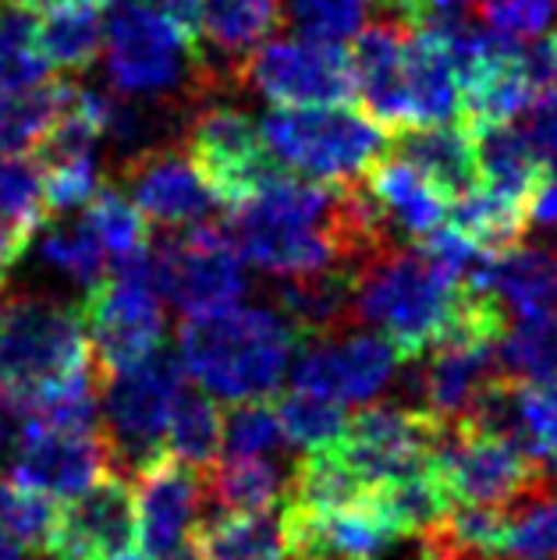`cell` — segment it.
<instances>
[{
	"label": "cell",
	"instance_id": "6da1fadb",
	"mask_svg": "<svg viewBox=\"0 0 557 560\" xmlns=\"http://www.w3.org/2000/svg\"><path fill=\"white\" fill-rule=\"evenodd\" d=\"M459 288L416 245H384L351 267V316L384 337L398 362H416L444 334Z\"/></svg>",
	"mask_w": 557,
	"mask_h": 560
},
{
	"label": "cell",
	"instance_id": "7a4b0ae2",
	"mask_svg": "<svg viewBox=\"0 0 557 560\" xmlns=\"http://www.w3.org/2000/svg\"><path fill=\"white\" fill-rule=\"evenodd\" d=\"M295 345L291 327L270 308L231 305L202 319H182L174 348L185 373L210 397L248 401L281 390Z\"/></svg>",
	"mask_w": 557,
	"mask_h": 560
},
{
	"label": "cell",
	"instance_id": "3957f363",
	"mask_svg": "<svg viewBox=\"0 0 557 560\" xmlns=\"http://www.w3.org/2000/svg\"><path fill=\"white\" fill-rule=\"evenodd\" d=\"M93 365L82 308L14 291L0 302V394L22 411L57 383Z\"/></svg>",
	"mask_w": 557,
	"mask_h": 560
},
{
	"label": "cell",
	"instance_id": "277c9868",
	"mask_svg": "<svg viewBox=\"0 0 557 560\" xmlns=\"http://www.w3.org/2000/svg\"><path fill=\"white\" fill-rule=\"evenodd\" d=\"M104 68L117 96L210 103L199 47L142 0H117L104 22Z\"/></svg>",
	"mask_w": 557,
	"mask_h": 560
},
{
	"label": "cell",
	"instance_id": "5b68a950",
	"mask_svg": "<svg viewBox=\"0 0 557 560\" xmlns=\"http://www.w3.org/2000/svg\"><path fill=\"white\" fill-rule=\"evenodd\" d=\"M259 136L281 171L310 182H359L391 150L387 128L351 103L337 107H274Z\"/></svg>",
	"mask_w": 557,
	"mask_h": 560
},
{
	"label": "cell",
	"instance_id": "8992f818",
	"mask_svg": "<svg viewBox=\"0 0 557 560\" xmlns=\"http://www.w3.org/2000/svg\"><path fill=\"white\" fill-rule=\"evenodd\" d=\"M188 383L178 348L160 341L142 362L100 383V436L117 476L136 471L164 451L167 416Z\"/></svg>",
	"mask_w": 557,
	"mask_h": 560
},
{
	"label": "cell",
	"instance_id": "52a82bcc",
	"mask_svg": "<svg viewBox=\"0 0 557 560\" xmlns=\"http://www.w3.org/2000/svg\"><path fill=\"white\" fill-rule=\"evenodd\" d=\"M100 383L142 362L164 341V299L156 291L150 245L107 262V273L79 302Z\"/></svg>",
	"mask_w": 557,
	"mask_h": 560
},
{
	"label": "cell",
	"instance_id": "ba28073f",
	"mask_svg": "<svg viewBox=\"0 0 557 560\" xmlns=\"http://www.w3.org/2000/svg\"><path fill=\"white\" fill-rule=\"evenodd\" d=\"M437 482L454 504L508 508L544 486L557 482L550 471L530 458L515 440L483 430L473 419H444L430 454Z\"/></svg>",
	"mask_w": 557,
	"mask_h": 560
},
{
	"label": "cell",
	"instance_id": "9c48e42d",
	"mask_svg": "<svg viewBox=\"0 0 557 560\" xmlns=\"http://www.w3.org/2000/svg\"><path fill=\"white\" fill-rule=\"evenodd\" d=\"M160 299L182 319H202L239 305L248 291L245 259L234 248L221 217L174 228L150 242Z\"/></svg>",
	"mask_w": 557,
	"mask_h": 560
},
{
	"label": "cell",
	"instance_id": "30bf717a",
	"mask_svg": "<svg viewBox=\"0 0 557 560\" xmlns=\"http://www.w3.org/2000/svg\"><path fill=\"white\" fill-rule=\"evenodd\" d=\"M182 145L221 210L248 202L270 174L281 171L263 145L259 121L213 100L188 114Z\"/></svg>",
	"mask_w": 557,
	"mask_h": 560
},
{
	"label": "cell",
	"instance_id": "8fae6325",
	"mask_svg": "<svg viewBox=\"0 0 557 560\" xmlns=\"http://www.w3.org/2000/svg\"><path fill=\"white\" fill-rule=\"evenodd\" d=\"M242 90H256L274 107H337L356 100L348 47L334 39H267L248 54Z\"/></svg>",
	"mask_w": 557,
	"mask_h": 560
},
{
	"label": "cell",
	"instance_id": "7c38bea8",
	"mask_svg": "<svg viewBox=\"0 0 557 560\" xmlns=\"http://www.w3.org/2000/svg\"><path fill=\"white\" fill-rule=\"evenodd\" d=\"M136 202L146 224L164 231L196 224V220L221 217V202L213 199L207 182L188 160L182 142H164L153 150L128 153L114 164V178H104Z\"/></svg>",
	"mask_w": 557,
	"mask_h": 560
},
{
	"label": "cell",
	"instance_id": "4fadbf2b",
	"mask_svg": "<svg viewBox=\"0 0 557 560\" xmlns=\"http://www.w3.org/2000/svg\"><path fill=\"white\" fill-rule=\"evenodd\" d=\"M441 422L444 419H437L422 408H362L345 422L334 447L341 451V458L365 486H376L427 468Z\"/></svg>",
	"mask_w": 557,
	"mask_h": 560
},
{
	"label": "cell",
	"instance_id": "5bb4252c",
	"mask_svg": "<svg viewBox=\"0 0 557 560\" xmlns=\"http://www.w3.org/2000/svg\"><path fill=\"white\" fill-rule=\"evenodd\" d=\"M136 547V497L131 482L104 471L90 490L65 500L54 533L39 553L47 560H117Z\"/></svg>",
	"mask_w": 557,
	"mask_h": 560
},
{
	"label": "cell",
	"instance_id": "9a60e30c",
	"mask_svg": "<svg viewBox=\"0 0 557 560\" xmlns=\"http://www.w3.org/2000/svg\"><path fill=\"white\" fill-rule=\"evenodd\" d=\"M136 542L142 560H164L182 550L207 508L202 468H193L167 451L136 471Z\"/></svg>",
	"mask_w": 557,
	"mask_h": 560
},
{
	"label": "cell",
	"instance_id": "2e32d148",
	"mask_svg": "<svg viewBox=\"0 0 557 560\" xmlns=\"http://www.w3.org/2000/svg\"><path fill=\"white\" fill-rule=\"evenodd\" d=\"M398 355L380 334L345 330L324 341L295 345V387L337 405H365L391 383Z\"/></svg>",
	"mask_w": 557,
	"mask_h": 560
},
{
	"label": "cell",
	"instance_id": "e0dca14e",
	"mask_svg": "<svg viewBox=\"0 0 557 560\" xmlns=\"http://www.w3.org/2000/svg\"><path fill=\"white\" fill-rule=\"evenodd\" d=\"M285 22V0H199V54L210 100L242 90L248 54Z\"/></svg>",
	"mask_w": 557,
	"mask_h": 560
},
{
	"label": "cell",
	"instance_id": "ac0fdd59",
	"mask_svg": "<svg viewBox=\"0 0 557 560\" xmlns=\"http://www.w3.org/2000/svg\"><path fill=\"white\" fill-rule=\"evenodd\" d=\"M111 468L107 447L100 430H57V425L39 422L36 416L25 419V430L14 454V479H22L36 490L50 493L57 504L76 500Z\"/></svg>",
	"mask_w": 557,
	"mask_h": 560
},
{
	"label": "cell",
	"instance_id": "d6986e66",
	"mask_svg": "<svg viewBox=\"0 0 557 560\" xmlns=\"http://www.w3.org/2000/svg\"><path fill=\"white\" fill-rule=\"evenodd\" d=\"M413 28L384 19L356 33L351 43V71H356V96H362L365 114L373 117L387 136H398L408 128L405 103V50Z\"/></svg>",
	"mask_w": 557,
	"mask_h": 560
},
{
	"label": "cell",
	"instance_id": "ffe728a7",
	"mask_svg": "<svg viewBox=\"0 0 557 560\" xmlns=\"http://www.w3.org/2000/svg\"><path fill=\"white\" fill-rule=\"evenodd\" d=\"M497 348L501 345H473V341H437L427 355V370L419 380L422 411L437 419H462L476 397L501 376L497 365Z\"/></svg>",
	"mask_w": 557,
	"mask_h": 560
},
{
	"label": "cell",
	"instance_id": "44dd1931",
	"mask_svg": "<svg viewBox=\"0 0 557 560\" xmlns=\"http://www.w3.org/2000/svg\"><path fill=\"white\" fill-rule=\"evenodd\" d=\"M362 191L370 196V202L376 206L380 217L387 220V228L398 234V238L419 242L422 234L448 224L451 202L422 178L413 164H405V160L394 156L391 150L365 167Z\"/></svg>",
	"mask_w": 557,
	"mask_h": 560
},
{
	"label": "cell",
	"instance_id": "7402d4cb",
	"mask_svg": "<svg viewBox=\"0 0 557 560\" xmlns=\"http://www.w3.org/2000/svg\"><path fill=\"white\" fill-rule=\"evenodd\" d=\"M462 280L497 294L508 313H515L519 319L557 313V256L544 248L511 245L497 256L476 259Z\"/></svg>",
	"mask_w": 557,
	"mask_h": 560
},
{
	"label": "cell",
	"instance_id": "603a6c76",
	"mask_svg": "<svg viewBox=\"0 0 557 560\" xmlns=\"http://www.w3.org/2000/svg\"><path fill=\"white\" fill-rule=\"evenodd\" d=\"M277 308L295 341H324L345 330H356V316H351V267L302 273V277H281L274 288Z\"/></svg>",
	"mask_w": 557,
	"mask_h": 560
},
{
	"label": "cell",
	"instance_id": "cb8c5ba5",
	"mask_svg": "<svg viewBox=\"0 0 557 560\" xmlns=\"http://www.w3.org/2000/svg\"><path fill=\"white\" fill-rule=\"evenodd\" d=\"M408 128L448 125L459 117V71L444 36L430 25L413 28L405 50Z\"/></svg>",
	"mask_w": 557,
	"mask_h": 560
},
{
	"label": "cell",
	"instance_id": "d4e9b609",
	"mask_svg": "<svg viewBox=\"0 0 557 560\" xmlns=\"http://www.w3.org/2000/svg\"><path fill=\"white\" fill-rule=\"evenodd\" d=\"M391 153L413 164L448 202L462 199L468 188L479 185L473 136L459 125H430V128H405L391 136Z\"/></svg>",
	"mask_w": 557,
	"mask_h": 560
},
{
	"label": "cell",
	"instance_id": "484cf974",
	"mask_svg": "<svg viewBox=\"0 0 557 560\" xmlns=\"http://www.w3.org/2000/svg\"><path fill=\"white\" fill-rule=\"evenodd\" d=\"M476 150V171L479 185L494 191H504L511 199L530 202L533 191L547 171V160L536 153V145L525 136V128L511 125H487L468 131Z\"/></svg>",
	"mask_w": 557,
	"mask_h": 560
},
{
	"label": "cell",
	"instance_id": "4316f807",
	"mask_svg": "<svg viewBox=\"0 0 557 560\" xmlns=\"http://www.w3.org/2000/svg\"><path fill=\"white\" fill-rule=\"evenodd\" d=\"M188 547L199 560H285L274 511H217L196 522Z\"/></svg>",
	"mask_w": 557,
	"mask_h": 560
},
{
	"label": "cell",
	"instance_id": "83f0119b",
	"mask_svg": "<svg viewBox=\"0 0 557 560\" xmlns=\"http://www.w3.org/2000/svg\"><path fill=\"white\" fill-rule=\"evenodd\" d=\"M448 224L462 231L479 253L497 256L525 238V231H530V202L511 199L487 185H476L462 199L451 202Z\"/></svg>",
	"mask_w": 557,
	"mask_h": 560
},
{
	"label": "cell",
	"instance_id": "f1b7e54d",
	"mask_svg": "<svg viewBox=\"0 0 557 560\" xmlns=\"http://www.w3.org/2000/svg\"><path fill=\"white\" fill-rule=\"evenodd\" d=\"M36 47L43 61L65 75H82L104 54V11L85 4H57L36 19Z\"/></svg>",
	"mask_w": 557,
	"mask_h": 560
},
{
	"label": "cell",
	"instance_id": "f546056e",
	"mask_svg": "<svg viewBox=\"0 0 557 560\" xmlns=\"http://www.w3.org/2000/svg\"><path fill=\"white\" fill-rule=\"evenodd\" d=\"M365 490H370V486L351 471V465L341 458V451L334 444H324V447L302 451V458L291 465L281 500H291V504H302V508H316V511H334V508L356 504V500L365 497Z\"/></svg>",
	"mask_w": 557,
	"mask_h": 560
},
{
	"label": "cell",
	"instance_id": "4dcf8cb0",
	"mask_svg": "<svg viewBox=\"0 0 557 560\" xmlns=\"http://www.w3.org/2000/svg\"><path fill=\"white\" fill-rule=\"evenodd\" d=\"M202 486L217 511H274L288 482L274 458H217Z\"/></svg>",
	"mask_w": 557,
	"mask_h": 560
},
{
	"label": "cell",
	"instance_id": "1f68e13d",
	"mask_svg": "<svg viewBox=\"0 0 557 560\" xmlns=\"http://www.w3.org/2000/svg\"><path fill=\"white\" fill-rule=\"evenodd\" d=\"M76 82L47 79L33 90L0 93V153H33L50 125L65 114Z\"/></svg>",
	"mask_w": 557,
	"mask_h": 560
},
{
	"label": "cell",
	"instance_id": "d6a6232c",
	"mask_svg": "<svg viewBox=\"0 0 557 560\" xmlns=\"http://www.w3.org/2000/svg\"><path fill=\"white\" fill-rule=\"evenodd\" d=\"M164 451L193 468H210L221 458V405L202 387L185 383L174 397L164 430Z\"/></svg>",
	"mask_w": 557,
	"mask_h": 560
},
{
	"label": "cell",
	"instance_id": "836d02e7",
	"mask_svg": "<svg viewBox=\"0 0 557 560\" xmlns=\"http://www.w3.org/2000/svg\"><path fill=\"white\" fill-rule=\"evenodd\" d=\"M82 224L93 231V238L100 242V248H104L107 262L136 256L153 242L150 224H146V217L136 210V202H131L121 188H114L111 182L100 185L93 191V199L85 202Z\"/></svg>",
	"mask_w": 557,
	"mask_h": 560
},
{
	"label": "cell",
	"instance_id": "e575fe53",
	"mask_svg": "<svg viewBox=\"0 0 557 560\" xmlns=\"http://www.w3.org/2000/svg\"><path fill=\"white\" fill-rule=\"evenodd\" d=\"M288 440L270 397H248L221 408V454L224 458H274Z\"/></svg>",
	"mask_w": 557,
	"mask_h": 560
},
{
	"label": "cell",
	"instance_id": "d590c367",
	"mask_svg": "<svg viewBox=\"0 0 557 560\" xmlns=\"http://www.w3.org/2000/svg\"><path fill=\"white\" fill-rule=\"evenodd\" d=\"M270 401H274L277 419H281L285 440L288 444H299L302 451L334 444L348 422L345 405H337L330 397L313 394V390H299V387L277 390Z\"/></svg>",
	"mask_w": 557,
	"mask_h": 560
},
{
	"label": "cell",
	"instance_id": "8d00e7d4",
	"mask_svg": "<svg viewBox=\"0 0 557 560\" xmlns=\"http://www.w3.org/2000/svg\"><path fill=\"white\" fill-rule=\"evenodd\" d=\"M50 79V65L36 47V14L25 8H0V93L33 90Z\"/></svg>",
	"mask_w": 557,
	"mask_h": 560
},
{
	"label": "cell",
	"instance_id": "74e56055",
	"mask_svg": "<svg viewBox=\"0 0 557 560\" xmlns=\"http://www.w3.org/2000/svg\"><path fill=\"white\" fill-rule=\"evenodd\" d=\"M0 220L28 234L54 224L43 202V167L33 153H0Z\"/></svg>",
	"mask_w": 557,
	"mask_h": 560
},
{
	"label": "cell",
	"instance_id": "f35d334b",
	"mask_svg": "<svg viewBox=\"0 0 557 560\" xmlns=\"http://www.w3.org/2000/svg\"><path fill=\"white\" fill-rule=\"evenodd\" d=\"M504 557L515 560H557V486H544L508 504Z\"/></svg>",
	"mask_w": 557,
	"mask_h": 560
},
{
	"label": "cell",
	"instance_id": "ab89813d",
	"mask_svg": "<svg viewBox=\"0 0 557 560\" xmlns=\"http://www.w3.org/2000/svg\"><path fill=\"white\" fill-rule=\"evenodd\" d=\"M497 365L511 380H557V313L522 319L508 330Z\"/></svg>",
	"mask_w": 557,
	"mask_h": 560
},
{
	"label": "cell",
	"instance_id": "60d3db41",
	"mask_svg": "<svg viewBox=\"0 0 557 560\" xmlns=\"http://www.w3.org/2000/svg\"><path fill=\"white\" fill-rule=\"evenodd\" d=\"M61 504L22 479H0V528L14 536L25 550H43L54 533Z\"/></svg>",
	"mask_w": 557,
	"mask_h": 560
},
{
	"label": "cell",
	"instance_id": "b9f144b4",
	"mask_svg": "<svg viewBox=\"0 0 557 560\" xmlns=\"http://www.w3.org/2000/svg\"><path fill=\"white\" fill-rule=\"evenodd\" d=\"M43 259L54 262L57 270H65L71 280H79L82 288H93L107 273L104 248H100L93 231L82 220L71 228H54L43 234Z\"/></svg>",
	"mask_w": 557,
	"mask_h": 560
},
{
	"label": "cell",
	"instance_id": "7bdbcfd3",
	"mask_svg": "<svg viewBox=\"0 0 557 560\" xmlns=\"http://www.w3.org/2000/svg\"><path fill=\"white\" fill-rule=\"evenodd\" d=\"M473 14L490 36L533 43L550 28L554 0H473Z\"/></svg>",
	"mask_w": 557,
	"mask_h": 560
},
{
	"label": "cell",
	"instance_id": "ee69618b",
	"mask_svg": "<svg viewBox=\"0 0 557 560\" xmlns=\"http://www.w3.org/2000/svg\"><path fill=\"white\" fill-rule=\"evenodd\" d=\"M376 0H291V22L299 36L310 39H348L370 19Z\"/></svg>",
	"mask_w": 557,
	"mask_h": 560
},
{
	"label": "cell",
	"instance_id": "f6af8a7d",
	"mask_svg": "<svg viewBox=\"0 0 557 560\" xmlns=\"http://www.w3.org/2000/svg\"><path fill=\"white\" fill-rule=\"evenodd\" d=\"M100 185H104V174L96 167V156L43 164V202H47V213L54 220L90 202Z\"/></svg>",
	"mask_w": 557,
	"mask_h": 560
},
{
	"label": "cell",
	"instance_id": "bcb514c9",
	"mask_svg": "<svg viewBox=\"0 0 557 560\" xmlns=\"http://www.w3.org/2000/svg\"><path fill=\"white\" fill-rule=\"evenodd\" d=\"M530 121H525V136L536 145V153L557 164V85L536 93V100L530 103Z\"/></svg>",
	"mask_w": 557,
	"mask_h": 560
},
{
	"label": "cell",
	"instance_id": "7dc6e473",
	"mask_svg": "<svg viewBox=\"0 0 557 560\" xmlns=\"http://www.w3.org/2000/svg\"><path fill=\"white\" fill-rule=\"evenodd\" d=\"M530 220L539 224H557V164H547L544 178H539L533 199H530Z\"/></svg>",
	"mask_w": 557,
	"mask_h": 560
},
{
	"label": "cell",
	"instance_id": "c3c4849f",
	"mask_svg": "<svg viewBox=\"0 0 557 560\" xmlns=\"http://www.w3.org/2000/svg\"><path fill=\"white\" fill-rule=\"evenodd\" d=\"M0 560H25V547L0 528Z\"/></svg>",
	"mask_w": 557,
	"mask_h": 560
},
{
	"label": "cell",
	"instance_id": "681fc988",
	"mask_svg": "<svg viewBox=\"0 0 557 560\" xmlns=\"http://www.w3.org/2000/svg\"><path fill=\"white\" fill-rule=\"evenodd\" d=\"M547 43V54H550V68H554V82H557V28L544 39Z\"/></svg>",
	"mask_w": 557,
	"mask_h": 560
},
{
	"label": "cell",
	"instance_id": "f907efd6",
	"mask_svg": "<svg viewBox=\"0 0 557 560\" xmlns=\"http://www.w3.org/2000/svg\"><path fill=\"white\" fill-rule=\"evenodd\" d=\"M164 560H199V557H196V550H193V547H188V542H185L182 550H174V553H171V557H164Z\"/></svg>",
	"mask_w": 557,
	"mask_h": 560
}]
</instances>
